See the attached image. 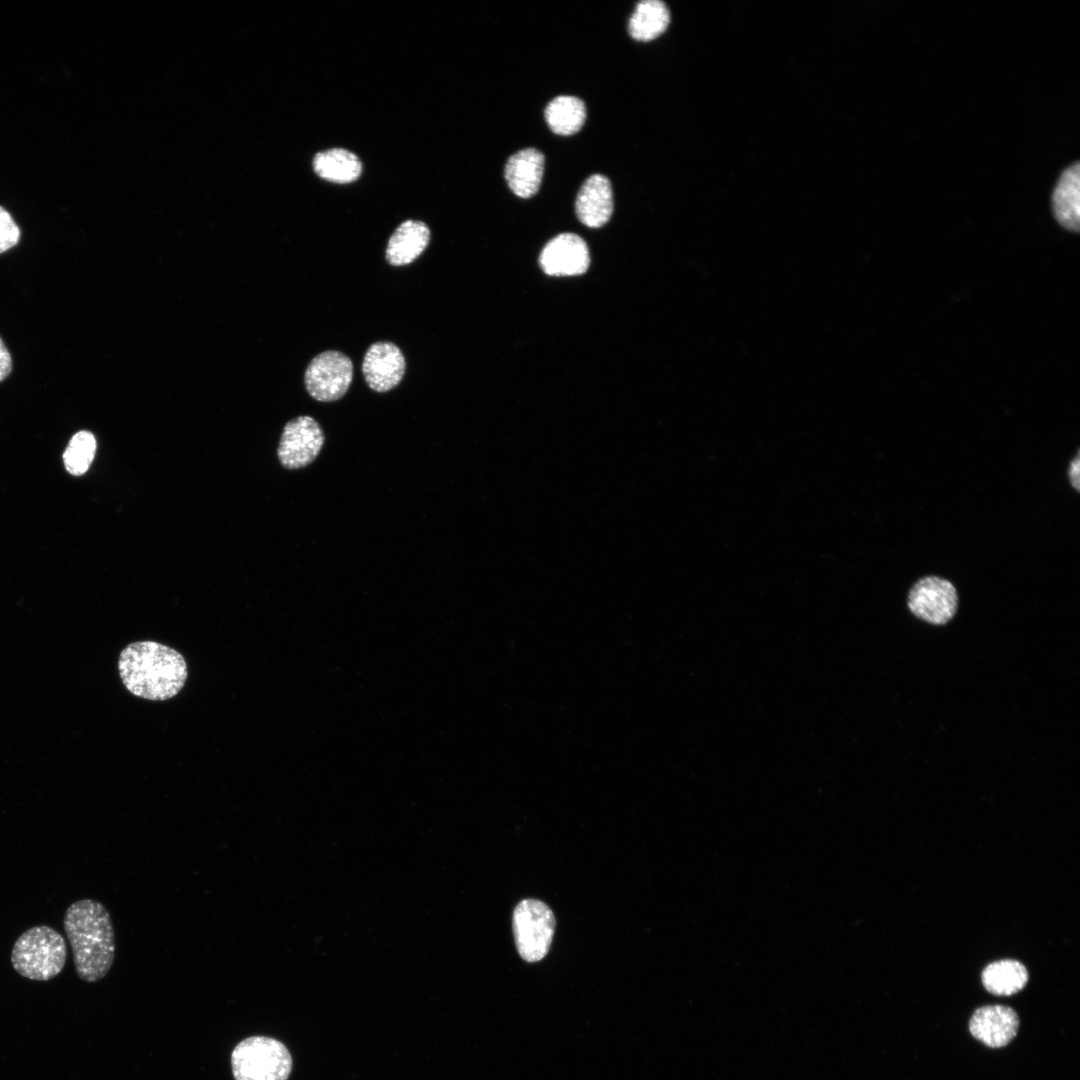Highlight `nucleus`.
<instances>
[{
  "label": "nucleus",
  "mask_w": 1080,
  "mask_h": 1080,
  "mask_svg": "<svg viewBox=\"0 0 1080 1080\" xmlns=\"http://www.w3.org/2000/svg\"><path fill=\"white\" fill-rule=\"evenodd\" d=\"M1079 162L1068 166L1060 175L1052 194V209L1060 225L1071 231L1079 230L1080 192Z\"/></svg>",
  "instance_id": "2eb2a0df"
},
{
  "label": "nucleus",
  "mask_w": 1080,
  "mask_h": 1080,
  "mask_svg": "<svg viewBox=\"0 0 1080 1080\" xmlns=\"http://www.w3.org/2000/svg\"><path fill=\"white\" fill-rule=\"evenodd\" d=\"M1019 1018L1011 1008L986 1005L978 1008L969 1021L974 1038L991 1048L1006 1046L1017 1034Z\"/></svg>",
  "instance_id": "9b49d317"
},
{
  "label": "nucleus",
  "mask_w": 1080,
  "mask_h": 1080,
  "mask_svg": "<svg viewBox=\"0 0 1080 1080\" xmlns=\"http://www.w3.org/2000/svg\"><path fill=\"white\" fill-rule=\"evenodd\" d=\"M118 670L131 694L152 701L176 696L188 676L186 661L178 651L149 640L127 645L120 653Z\"/></svg>",
  "instance_id": "f257e3e1"
},
{
  "label": "nucleus",
  "mask_w": 1080,
  "mask_h": 1080,
  "mask_svg": "<svg viewBox=\"0 0 1080 1080\" xmlns=\"http://www.w3.org/2000/svg\"><path fill=\"white\" fill-rule=\"evenodd\" d=\"M545 158L535 148L513 154L505 166V179L512 192L521 198L535 195L541 185Z\"/></svg>",
  "instance_id": "ddd939ff"
},
{
  "label": "nucleus",
  "mask_w": 1080,
  "mask_h": 1080,
  "mask_svg": "<svg viewBox=\"0 0 1080 1080\" xmlns=\"http://www.w3.org/2000/svg\"><path fill=\"white\" fill-rule=\"evenodd\" d=\"M1079 467V453H1077L1076 457L1071 461L1069 467V480L1071 482V485L1077 491H1079Z\"/></svg>",
  "instance_id": "5701e85b"
},
{
  "label": "nucleus",
  "mask_w": 1080,
  "mask_h": 1080,
  "mask_svg": "<svg viewBox=\"0 0 1080 1080\" xmlns=\"http://www.w3.org/2000/svg\"><path fill=\"white\" fill-rule=\"evenodd\" d=\"M324 433L311 416H298L286 423L277 456L283 467L299 469L312 463L324 444Z\"/></svg>",
  "instance_id": "6e6552de"
},
{
  "label": "nucleus",
  "mask_w": 1080,
  "mask_h": 1080,
  "mask_svg": "<svg viewBox=\"0 0 1080 1080\" xmlns=\"http://www.w3.org/2000/svg\"><path fill=\"white\" fill-rule=\"evenodd\" d=\"M430 241V229L422 221L406 220L388 240L385 257L393 266L407 265L418 258Z\"/></svg>",
  "instance_id": "4468645a"
},
{
  "label": "nucleus",
  "mask_w": 1080,
  "mask_h": 1080,
  "mask_svg": "<svg viewBox=\"0 0 1080 1080\" xmlns=\"http://www.w3.org/2000/svg\"><path fill=\"white\" fill-rule=\"evenodd\" d=\"M67 947L63 936L46 925L24 931L11 951L14 970L24 978L48 981L58 976L66 963Z\"/></svg>",
  "instance_id": "7ed1b4c3"
},
{
  "label": "nucleus",
  "mask_w": 1080,
  "mask_h": 1080,
  "mask_svg": "<svg viewBox=\"0 0 1080 1080\" xmlns=\"http://www.w3.org/2000/svg\"><path fill=\"white\" fill-rule=\"evenodd\" d=\"M555 925V916L547 904L532 898L520 901L512 917L520 957L531 963L542 960L551 947Z\"/></svg>",
  "instance_id": "39448f33"
},
{
  "label": "nucleus",
  "mask_w": 1080,
  "mask_h": 1080,
  "mask_svg": "<svg viewBox=\"0 0 1080 1080\" xmlns=\"http://www.w3.org/2000/svg\"><path fill=\"white\" fill-rule=\"evenodd\" d=\"M908 607L919 619L935 625L949 622L958 608L954 585L938 576L919 579L908 594Z\"/></svg>",
  "instance_id": "0eeeda50"
},
{
  "label": "nucleus",
  "mask_w": 1080,
  "mask_h": 1080,
  "mask_svg": "<svg viewBox=\"0 0 1080 1080\" xmlns=\"http://www.w3.org/2000/svg\"><path fill=\"white\" fill-rule=\"evenodd\" d=\"M578 219L586 226L599 228L613 212V194L609 179L601 174L588 177L581 186L575 202Z\"/></svg>",
  "instance_id": "f8f14e48"
},
{
  "label": "nucleus",
  "mask_w": 1080,
  "mask_h": 1080,
  "mask_svg": "<svg viewBox=\"0 0 1080 1080\" xmlns=\"http://www.w3.org/2000/svg\"><path fill=\"white\" fill-rule=\"evenodd\" d=\"M670 13L662 1L643 0L637 3L628 23L632 38L650 41L660 36L668 27Z\"/></svg>",
  "instance_id": "a211bd4d"
},
{
  "label": "nucleus",
  "mask_w": 1080,
  "mask_h": 1080,
  "mask_svg": "<svg viewBox=\"0 0 1080 1080\" xmlns=\"http://www.w3.org/2000/svg\"><path fill=\"white\" fill-rule=\"evenodd\" d=\"M97 442L92 432L81 430L76 432L63 453V463L67 472L73 476H81L90 468L96 452Z\"/></svg>",
  "instance_id": "aec40b11"
},
{
  "label": "nucleus",
  "mask_w": 1080,
  "mask_h": 1080,
  "mask_svg": "<svg viewBox=\"0 0 1080 1080\" xmlns=\"http://www.w3.org/2000/svg\"><path fill=\"white\" fill-rule=\"evenodd\" d=\"M63 926L78 977L89 983L104 978L116 951L114 928L106 907L93 899L75 901L66 909Z\"/></svg>",
  "instance_id": "f03ea898"
},
{
  "label": "nucleus",
  "mask_w": 1080,
  "mask_h": 1080,
  "mask_svg": "<svg viewBox=\"0 0 1080 1080\" xmlns=\"http://www.w3.org/2000/svg\"><path fill=\"white\" fill-rule=\"evenodd\" d=\"M19 238V227L8 211L0 206V254L15 246Z\"/></svg>",
  "instance_id": "412c9836"
},
{
  "label": "nucleus",
  "mask_w": 1080,
  "mask_h": 1080,
  "mask_svg": "<svg viewBox=\"0 0 1080 1080\" xmlns=\"http://www.w3.org/2000/svg\"><path fill=\"white\" fill-rule=\"evenodd\" d=\"M313 169L319 177L327 181L344 184L359 178L362 164L353 152L343 148H332L314 156Z\"/></svg>",
  "instance_id": "dca6fc26"
},
{
  "label": "nucleus",
  "mask_w": 1080,
  "mask_h": 1080,
  "mask_svg": "<svg viewBox=\"0 0 1080 1080\" xmlns=\"http://www.w3.org/2000/svg\"><path fill=\"white\" fill-rule=\"evenodd\" d=\"M353 378L351 359L342 352L329 350L315 356L305 371V386L311 397L321 402L340 399Z\"/></svg>",
  "instance_id": "423d86ee"
},
{
  "label": "nucleus",
  "mask_w": 1080,
  "mask_h": 1080,
  "mask_svg": "<svg viewBox=\"0 0 1080 1080\" xmlns=\"http://www.w3.org/2000/svg\"><path fill=\"white\" fill-rule=\"evenodd\" d=\"M539 263L550 276H575L586 272L590 264L588 247L576 234L562 233L543 248Z\"/></svg>",
  "instance_id": "1a4fd4ad"
},
{
  "label": "nucleus",
  "mask_w": 1080,
  "mask_h": 1080,
  "mask_svg": "<svg viewBox=\"0 0 1080 1080\" xmlns=\"http://www.w3.org/2000/svg\"><path fill=\"white\" fill-rule=\"evenodd\" d=\"M981 979L988 992L998 996H1009L1025 987L1029 975L1021 962L1004 959L988 964L982 972Z\"/></svg>",
  "instance_id": "f3484780"
},
{
  "label": "nucleus",
  "mask_w": 1080,
  "mask_h": 1080,
  "mask_svg": "<svg viewBox=\"0 0 1080 1080\" xmlns=\"http://www.w3.org/2000/svg\"><path fill=\"white\" fill-rule=\"evenodd\" d=\"M405 357L392 342L373 343L365 353L362 372L368 386L376 392H387L402 380Z\"/></svg>",
  "instance_id": "9d476101"
},
{
  "label": "nucleus",
  "mask_w": 1080,
  "mask_h": 1080,
  "mask_svg": "<svg viewBox=\"0 0 1080 1080\" xmlns=\"http://www.w3.org/2000/svg\"><path fill=\"white\" fill-rule=\"evenodd\" d=\"M12 369V360L9 351L0 338V382L4 380Z\"/></svg>",
  "instance_id": "4be33fe9"
},
{
  "label": "nucleus",
  "mask_w": 1080,
  "mask_h": 1080,
  "mask_svg": "<svg viewBox=\"0 0 1080 1080\" xmlns=\"http://www.w3.org/2000/svg\"><path fill=\"white\" fill-rule=\"evenodd\" d=\"M544 115L552 132L568 136L577 133L584 125L586 108L581 99L561 95L548 103Z\"/></svg>",
  "instance_id": "6ab92c4d"
},
{
  "label": "nucleus",
  "mask_w": 1080,
  "mask_h": 1080,
  "mask_svg": "<svg viewBox=\"0 0 1080 1080\" xmlns=\"http://www.w3.org/2000/svg\"><path fill=\"white\" fill-rule=\"evenodd\" d=\"M235 1080H287L292 1057L280 1041L253 1036L241 1041L231 1054Z\"/></svg>",
  "instance_id": "20e7f679"
}]
</instances>
